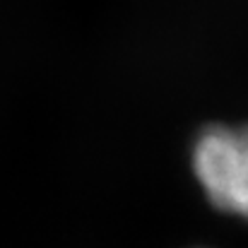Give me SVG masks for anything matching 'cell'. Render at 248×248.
<instances>
[{"instance_id":"6da1fadb","label":"cell","mask_w":248,"mask_h":248,"mask_svg":"<svg viewBox=\"0 0 248 248\" xmlns=\"http://www.w3.org/2000/svg\"><path fill=\"white\" fill-rule=\"evenodd\" d=\"M193 166L212 205L248 217V125L207 128L195 142Z\"/></svg>"}]
</instances>
